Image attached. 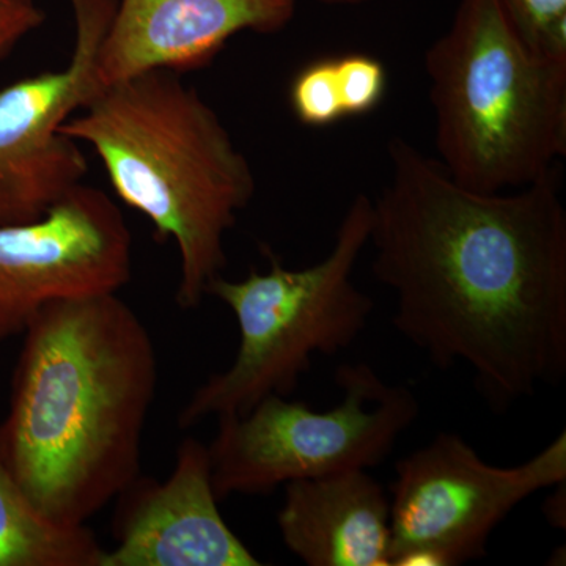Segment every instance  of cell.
<instances>
[{"mask_svg": "<svg viewBox=\"0 0 566 566\" xmlns=\"http://www.w3.org/2000/svg\"><path fill=\"white\" fill-rule=\"evenodd\" d=\"M371 200L390 323L441 370L464 364L495 415L566 376V211L553 177L505 192L453 180L395 136Z\"/></svg>", "mask_w": 566, "mask_h": 566, "instance_id": "1", "label": "cell"}, {"mask_svg": "<svg viewBox=\"0 0 566 566\" xmlns=\"http://www.w3.org/2000/svg\"><path fill=\"white\" fill-rule=\"evenodd\" d=\"M22 337L0 461L44 515L82 526L140 476L156 346L118 293L46 305Z\"/></svg>", "mask_w": 566, "mask_h": 566, "instance_id": "2", "label": "cell"}, {"mask_svg": "<svg viewBox=\"0 0 566 566\" xmlns=\"http://www.w3.org/2000/svg\"><path fill=\"white\" fill-rule=\"evenodd\" d=\"M61 133L92 147L120 202L174 241L177 303L199 307L227 266L226 234L256 191L221 117L180 74L155 70L102 88Z\"/></svg>", "mask_w": 566, "mask_h": 566, "instance_id": "3", "label": "cell"}, {"mask_svg": "<svg viewBox=\"0 0 566 566\" xmlns=\"http://www.w3.org/2000/svg\"><path fill=\"white\" fill-rule=\"evenodd\" d=\"M438 161L464 188L553 177L566 155V63L532 50L499 0H460L424 55Z\"/></svg>", "mask_w": 566, "mask_h": 566, "instance_id": "4", "label": "cell"}, {"mask_svg": "<svg viewBox=\"0 0 566 566\" xmlns=\"http://www.w3.org/2000/svg\"><path fill=\"white\" fill-rule=\"evenodd\" d=\"M371 199L357 193L333 249L303 270H290L264 249L270 268L241 281L218 275L207 296L232 311L240 346L232 365L193 390L178 416L192 428L210 416H243L270 395L290 397L312 370L315 354L335 356L359 338L375 303L353 282L354 266L370 240Z\"/></svg>", "mask_w": 566, "mask_h": 566, "instance_id": "5", "label": "cell"}, {"mask_svg": "<svg viewBox=\"0 0 566 566\" xmlns=\"http://www.w3.org/2000/svg\"><path fill=\"white\" fill-rule=\"evenodd\" d=\"M340 403L315 411L303 401L270 395L243 416H219L208 446L219 501L270 494L294 480L378 465L419 417L406 386L387 385L370 365L335 371Z\"/></svg>", "mask_w": 566, "mask_h": 566, "instance_id": "6", "label": "cell"}, {"mask_svg": "<svg viewBox=\"0 0 566 566\" xmlns=\"http://www.w3.org/2000/svg\"><path fill=\"white\" fill-rule=\"evenodd\" d=\"M390 566H458L486 556L515 506L566 480V434L526 463L488 464L460 434L439 433L395 464Z\"/></svg>", "mask_w": 566, "mask_h": 566, "instance_id": "7", "label": "cell"}, {"mask_svg": "<svg viewBox=\"0 0 566 566\" xmlns=\"http://www.w3.org/2000/svg\"><path fill=\"white\" fill-rule=\"evenodd\" d=\"M69 65L0 88V226L31 222L84 182L88 161L62 126L98 93L95 65L117 0H70Z\"/></svg>", "mask_w": 566, "mask_h": 566, "instance_id": "8", "label": "cell"}, {"mask_svg": "<svg viewBox=\"0 0 566 566\" xmlns=\"http://www.w3.org/2000/svg\"><path fill=\"white\" fill-rule=\"evenodd\" d=\"M133 275V234L111 196L74 188L46 214L0 226V342L46 305L118 293Z\"/></svg>", "mask_w": 566, "mask_h": 566, "instance_id": "9", "label": "cell"}, {"mask_svg": "<svg viewBox=\"0 0 566 566\" xmlns=\"http://www.w3.org/2000/svg\"><path fill=\"white\" fill-rule=\"evenodd\" d=\"M115 521V546L102 566H259L223 520L208 446L182 439L164 482L137 479L126 488Z\"/></svg>", "mask_w": 566, "mask_h": 566, "instance_id": "10", "label": "cell"}, {"mask_svg": "<svg viewBox=\"0 0 566 566\" xmlns=\"http://www.w3.org/2000/svg\"><path fill=\"white\" fill-rule=\"evenodd\" d=\"M296 6L297 0H117L96 59V88L147 71L205 69L238 33L283 31Z\"/></svg>", "mask_w": 566, "mask_h": 566, "instance_id": "11", "label": "cell"}, {"mask_svg": "<svg viewBox=\"0 0 566 566\" xmlns=\"http://www.w3.org/2000/svg\"><path fill=\"white\" fill-rule=\"evenodd\" d=\"M283 545L308 566H390V497L365 469L286 483Z\"/></svg>", "mask_w": 566, "mask_h": 566, "instance_id": "12", "label": "cell"}, {"mask_svg": "<svg viewBox=\"0 0 566 566\" xmlns=\"http://www.w3.org/2000/svg\"><path fill=\"white\" fill-rule=\"evenodd\" d=\"M104 551L85 524L44 515L0 461V566H102Z\"/></svg>", "mask_w": 566, "mask_h": 566, "instance_id": "13", "label": "cell"}, {"mask_svg": "<svg viewBox=\"0 0 566 566\" xmlns=\"http://www.w3.org/2000/svg\"><path fill=\"white\" fill-rule=\"evenodd\" d=\"M290 106L297 120L314 128L345 118L335 59H318L297 71L290 85Z\"/></svg>", "mask_w": 566, "mask_h": 566, "instance_id": "14", "label": "cell"}, {"mask_svg": "<svg viewBox=\"0 0 566 566\" xmlns=\"http://www.w3.org/2000/svg\"><path fill=\"white\" fill-rule=\"evenodd\" d=\"M516 31L538 54L566 63V0H499Z\"/></svg>", "mask_w": 566, "mask_h": 566, "instance_id": "15", "label": "cell"}, {"mask_svg": "<svg viewBox=\"0 0 566 566\" xmlns=\"http://www.w3.org/2000/svg\"><path fill=\"white\" fill-rule=\"evenodd\" d=\"M335 73L345 117L370 114L385 99L387 71L378 59L359 52L342 55L335 59Z\"/></svg>", "mask_w": 566, "mask_h": 566, "instance_id": "16", "label": "cell"}, {"mask_svg": "<svg viewBox=\"0 0 566 566\" xmlns=\"http://www.w3.org/2000/svg\"><path fill=\"white\" fill-rule=\"evenodd\" d=\"M46 20L44 11L29 3H0V62L24 36L36 31Z\"/></svg>", "mask_w": 566, "mask_h": 566, "instance_id": "17", "label": "cell"}, {"mask_svg": "<svg viewBox=\"0 0 566 566\" xmlns=\"http://www.w3.org/2000/svg\"><path fill=\"white\" fill-rule=\"evenodd\" d=\"M565 482L553 486L554 493L546 499L543 504V515H545L547 524L556 528L566 527V486Z\"/></svg>", "mask_w": 566, "mask_h": 566, "instance_id": "18", "label": "cell"}, {"mask_svg": "<svg viewBox=\"0 0 566 566\" xmlns=\"http://www.w3.org/2000/svg\"><path fill=\"white\" fill-rule=\"evenodd\" d=\"M315 2L323 3V6L353 7L363 6V3L367 2H374V0H315Z\"/></svg>", "mask_w": 566, "mask_h": 566, "instance_id": "19", "label": "cell"}, {"mask_svg": "<svg viewBox=\"0 0 566 566\" xmlns=\"http://www.w3.org/2000/svg\"><path fill=\"white\" fill-rule=\"evenodd\" d=\"M35 2V0H0V3H29Z\"/></svg>", "mask_w": 566, "mask_h": 566, "instance_id": "20", "label": "cell"}]
</instances>
